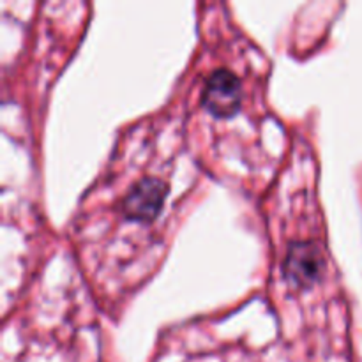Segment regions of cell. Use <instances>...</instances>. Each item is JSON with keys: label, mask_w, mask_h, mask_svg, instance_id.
Returning <instances> with one entry per match:
<instances>
[{"label": "cell", "mask_w": 362, "mask_h": 362, "mask_svg": "<svg viewBox=\"0 0 362 362\" xmlns=\"http://www.w3.org/2000/svg\"><path fill=\"white\" fill-rule=\"evenodd\" d=\"M243 85L239 76L230 69H216L205 80L202 90V105L218 119H230L240 110Z\"/></svg>", "instance_id": "3957f363"}, {"label": "cell", "mask_w": 362, "mask_h": 362, "mask_svg": "<svg viewBox=\"0 0 362 362\" xmlns=\"http://www.w3.org/2000/svg\"><path fill=\"white\" fill-rule=\"evenodd\" d=\"M325 258L313 240L290 244L283 260V278L296 290H310L324 276Z\"/></svg>", "instance_id": "6da1fadb"}, {"label": "cell", "mask_w": 362, "mask_h": 362, "mask_svg": "<svg viewBox=\"0 0 362 362\" xmlns=\"http://www.w3.org/2000/svg\"><path fill=\"white\" fill-rule=\"evenodd\" d=\"M168 191V184L163 179L144 177L136 184H133L127 189L126 197L122 198V204H120L122 214L134 223L156 221L165 207Z\"/></svg>", "instance_id": "7a4b0ae2"}]
</instances>
